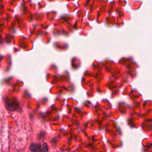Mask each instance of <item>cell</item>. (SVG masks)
<instances>
[{
	"label": "cell",
	"mask_w": 152,
	"mask_h": 152,
	"mask_svg": "<svg viewBox=\"0 0 152 152\" xmlns=\"http://www.w3.org/2000/svg\"><path fill=\"white\" fill-rule=\"evenodd\" d=\"M40 149H41L42 152H46L48 148L45 143H43V144H32L31 150L33 151H38Z\"/></svg>",
	"instance_id": "cell-1"
}]
</instances>
